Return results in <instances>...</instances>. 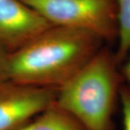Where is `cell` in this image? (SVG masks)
I'll list each match as a JSON object with an SVG mask.
<instances>
[{"label":"cell","mask_w":130,"mask_h":130,"mask_svg":"<svg viewBox=\"0 0 130 130\" xmlns=\"http://www.w3.org/2000/svg\"><path fill=\"white\" fill-rule=\"evenodd\" d=\"M119 103L121 107L123 130H130V89L124 84L119 95Z\"/></svg>","instance_id":"8"},{"label":"cell","mask_w":130,"mask_h":130,"mask_svg":"<svg viewBox=\"0 0 130 130\" xmlns=\"http://www.w3.org/2000/svg\"><path fill=\"white\" fill-rule=\"evenodd\" d=\"M9 52L0 44V79L7 78V67Z\"/></svg>","instance_id":"9"},{"label":"cell","mask_w":130,"mask_h":130,"mask_svg":"<svg viewBox=\"0 0 130 130\" xmlns=\"http://www.w3.org/2000/svg\"><path fill=\"white\" fill-rule=\"evenodd\" d=\"M17 130H85L72 116L54 102Z\"/></svg>","instance_id":"6"},{"label":"cell","mask_w":130,"mask_h":130,"mask_svg":"<svg viewBox=\"0 0 130 130\" xmlns=\"http://www.w3.org/2000/svg\"><path fill=\"white\" fill-rule=\"evenodd\" d=\"M120 67V70L124 80V84H126L130 89V52L125 61Z\"/></svg>","instance_id":"10"},{"label":"cell","mask_w":130,"mask_h":130,"mask_svg":"<svg viewBox=\"0 0 130 130\" xmlns=\"http://www.w3.org/2000/svg\"><path fill=\"white\" fill-rule=\"evenodd\" d=\"M53 25L91 32L108 43L117 41L116 0H21Z\"/></svg>","instance_id":"3"},{"label":"cell","mask_w":130,"mask_h":130,"mask_svg":"<svg viewBox=\"0 0 130 130\" xmlns=\"http://www.w3.org/2000/svg\"><path fill=\"white\" fill-rule=\"evenodd\" d=\"M104 44L91 32L52 25L9 53L7 78L36 87L59 88Z\"/></svg>","instance_id":"1"},{"label":"cell","mask_w":130,"mask_h":130,"mask_svg":"<svg viewBox=\"0 0 130 130\" xmlns=\"http://www.w3.org/2000/svg\"><path fill=\"white\" fill-rule=\"evenodd\" d=\"M52 25L21 0H0V44L9 53Z\"/></svg>","instance_id":"5"},{"label":"cell","mask_w":130,"mask_h":130,"mask_svg":"<svg viewBox=\"0 0 130 130\" xmlns=\"http://www.w3.org/2000/svg\"><path fill=\"white\" fill-rule=\"evenodd\" d=\"M57 89L0 79V130H17L55 101Z\"/></svg>","instance_id":"4"},{"label":"cell","mask_w":130,"mask_h":130,"mask_svg":"<svg viewBox=\"0 0 130 130\" xmlns=\"http://www.w3.org/2000/svg\"><path fill=\"white\" fill-rule=\"evenodd\" d=\"M114 51L103 46L57 89L54 103L85 130H115L113 116L124 80Z\"/></svg>","instance_id":"2"},{"label":"cell","mask_w":130,"mask_h":130,"mask_svg":"<svg viewBox=\"0 0 130 130\" xmlns=\"http://www.w3.org/2000/svg\"><path fill=\"white\" fill-rule=\"evenodd\" d=\"M118 23L117 48L114 51L121 66L130 52V0H116Z\"/></svg>","instance_id":"7"}]
</instances>
